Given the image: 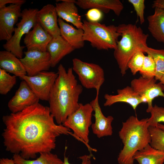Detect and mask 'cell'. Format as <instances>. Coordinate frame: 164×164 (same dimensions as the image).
Masks as SVG:
<instances>
[{
    "label": "cell",
    "mask_w": 164,
    "mask_h": 164,
    "mask_svg": "<svg viewBox=\"0 0 164 164\" xmlns=\"http://www.w3.org/2000/svg\"><path fill=\"white\" fill-rule=\"evenodd\" d=\"M0 69L20 78L27 75L20 59L11 52L6 50L0 51Z\"/></svg>",
    "instance_id": "22"
},
{
    "label": "cell",
    "mask_w": 164,
    "mask_h": 164,
    "mask_svg": "<svg viewBox=\"0 0 164 164\" xmlns=\"http://www.w3.org/2000/svg\"><path fill=\"white\" fill-rule=\"evenodd\" d=\"M53 37L38 22L33 29L26 34L23 42L27 50L47 51V47Z\"/></svg>",
    "instance_id": "16"
},
{
    "label": "cell",
    "mask_w": 164,
    "mask_h": 164,
    "mask_svg": "<svg viewBox=\"0 0 164 164\" xmlns=\"http://www.w3.org/2000/svg\"><path fill=\"white\" fill-rule=\"evenodd\" d=\"M55 7L59 18L72 23L78 29H82L83 22L74 0H56Z\"/></svg>",
    "instance_id": "18"
},
{
    "label": "cell",
    "mask_w": 164,
    "mask_h": 164,
    "mask_svg": "<svg viewBox=\"0 0 164 164\" xmlns=\"http://www.w3.org/2000/svg\"><path fill=\"white\" fill-rule=\"evenodd\" d=\"M0 164H15L13 159L2 158L0 159Z\"/></svg>",
    "instance_id": "37"
},
{
    "label": "cell",
    "mask_w": 164,
    "mask_h": 164,
    "mask_svg": "<svg viewBox=\"0 0 164 164\" xmlns=\"http://www.w3.org/2000/svg\"><path fill=\"white\" fill-rule=\"evenodd\" d=\"M73 71L78 75L81 85L88 89H94L96 91L100 88L105 80L103 69L99 65L83 61L74 58L72 60Z\"/></svg>",
    "instance_id": "8"
},
{
    "label": "cell",
    "mask_w": 164,
    "mask_h": 164,
    "mask_svg": "<svg viewBox=\"0 0 164 164\" xmlns=\"http://www.w3.org/2000/svg\"><path fill=\"white\" fill-rule=\"evenodd\" d=\"M93 111L90 103L84 104L80 103L78 108L67 117L63 125L71 129L73 136L84 143L89 149L94 151L88 145L89 128L92 124Z\"/></svg>",
    "instance_id": "6"
},
{
    "label": "cell",
    "mask_w": 164,
    "mask_h": 164,
    "mask_svg": "<svg viewBox=\"0 0 164 164\" xmlns=\"http://www.w3.org/2000/svg\"><path fill=\"white\" fill-rule=\"evenodd\" d=\"M134 159L139 164H163L164 152L155 149L149 144L142 150L137 151Z\"/></svg>",
    "instance_id": "24"
},
{
    "label": "cell",
    "mask_w": 164,
    "mask_h": 164,
    "mask_svg": "<svg viewBox=\"0 0 164 164\" xmlns=\"http://www.w3.org/2000/svg\"><path fill=\"white\" fill-rule=\"evenodd\" d=\"M151 142L149 144L154 149L164 152V131L158 127L149 126Z\"/></svg>",
    "instance_id": "27"
},
{
    "label": "cell",
    "mask_w": 164,
    "mask_h": 164,
    "mask_svg": "<svg viewBox=\"0 0 164 164\" xmlns=\"http://www.w3.org/2000/svg\"><path fill=\"white\" fill-rule=\"evenodd\" d=\"M156 81L155 78H145L141 76L131 82V87L142 97L144 103H147L146 112L148 113L153 107L152 102L155 98L164 97V86Z\"/></svg>",
    "instance_id": "9"
},
{
    "label": "cell",
    "mask_w": 164,
    "mask_h": 164,
    "mask_svg": "<svg viewBox=\"0 0 164 164\" xmlns=\"http://www.w3.org/2000/svg\"><path fill=\"white\" fill-rule=\"evenodd\" d=\"M39 100L26 82L23 80L14 96L9 101L8 106L11 113H16L38 103Z\"/></svg>",
    "instance_id": "13"
},
{
    "label": "cell",
    "mask_w": 164,
    "mask_h": 164,
    "mask_svg": "<svg viewBox=\"0 0 164 164\" xmlns=\"http://www.w3.org/2000/svg\"><path fill=\"white\" fill-rule=\"evenodd\" d=\"M92 155L91 154L90 155H84L80 156L79 159L81 160L80 164H91V158ZM62 164H71L69 161L68 158L64 154L63 160Z\"/></svg>",
    "instance_id": "34"
},
{
    "label": "cell",
    "mask_w": 164,
    "mask_h": 164,
    "mask_svg": "<svg viewBox=\"0 0 164 164\" xmlns=\"http://www.w3.org/2000/svg\"><path fill=\"white\" fill-rule=\"evenodd\" d=\"M86 15L87 21L93 22H99L102 18L103 14L100 10L92 8L89 9Z\"/></svg>",
    "instance_id": "33"
},
{
    "label": "cell",
    "mask_w": 164,
    "mask_h": 164,
    "mask_svg": "<svg viewBox=\"0 0 164 164\" xmlns=\"http://www.w3.org/2000/svg\"><path fill=\"white\" fill-rule=\"evenodd\" d=\"M156 71L154 60L150 55L148 54L145 56L143 66L139 72L141 76L145 78H155Z\"/></svg>",
    "instance_id": "29"
},
{
    "label": "cell",
    "mask_w": 164,
    "mask_h": 164,
    "mask_svg": "<svg viewBox=\"0 0 164 164\" xmlns=\"http://www.w3.org/2000/svg\"><path fill=\"white\" fill-rule=\"evenodd\" d=\"M144 52L138 51L135 53L129 60L127 66L133 75L141 70L143 66L145 56Z\"/></svg>",
    "instance_id": "30"
},
{
    "label": "cell",
    "mask_w": 164,
    "mask_h": 164,
    "mask_svg": "<svg viewBox=\"0 0 164 164\" xmlns=\"http://www.w3.org/2000/svg\"><path fill=\"white\" fill-rule=\"evenodd\" d=\"M75 50L61 36L53 37L47 47L50 55L51 67H55L63 58Z\"/></svg>",
    "instance_id": "20"
},
{
    "label": "cell",
    "mask_w": 164,
    "mask_h": 164,
    "mask_svg": "<svg viewBox=\"0 0 164 164\" xmlns=\"http://www.w3.org/2000/svg\"><path fill=\"white\" fill-rule=\"evenodd\" d=\"M12 159L15 164H62L63 162L57 155L51 152L40 153L35 160L26 159L16 154H13Z\"/></svg>",
    "instance_id": "25"
},
{
    "label": "cell",
    "mask_w": 164,
    "mask_h": 164,
    "mask_svg": "<svg viewBox=\"0 0 164 164\" xmlns=\"http://www.w3.org/2000/svg\"><path fill=\"white\" fill-rule=\"evenodd\" d=\"M117 31L121 33V38L117 42L114 56L120 73L124 76L128 69V62L134 54L139 51L144 52L148 46L149 35L140 27L131 23L120 24L117 26Z\"/></svg>",
    "instance_id": "4"
},
{
    "label": "cell",
    "mask_w": 164,
    "mask_h": 164,
    "mask_svg": "<svg viewBox=\"0 0 164 164\" xmlns=\"http://www.w3.org/2000/svg\"><path fill=\"white\" fill-rule=\"evenodd\" d=\"M83 22L84 41L89 42L92 47L99 50L116 49L118 38L121 35L118 32L117 26L85 20Z\"/></svg>",
    "instance_id": "5"
},
{
    "label": "cell",
    "mask_w": 164,
    "mask_h": 164,
    "mask_svg": "<svg viewBox=\"0 0 164 164\" xmlns=\"http://www.w3.org/2000/svg\"><path fill=\"white\" fill-rule=\"evenodd\" d=\"M58 75L57 72L43 71L33 76L21 79L27 83L39 100L48 101L50 91Z\"/></svg>",
    "instance_id": "10"
},
{
    "label": "cell",
    "mask_w": 164,
    "mask_h": 164,
    "mask_svg": "<svg viewBox=\"0 0 164 164\" xmlns=\"http://www.w3.org/2000/svg\"><path fill=\"white\" fill-rule=\"evenodd\" d=\"M25 56L20 59L27 73L31 76L51 67L50 57L47 51L30 50L24 52Z\"/></svg>",
    "instance_id": "12"
},
{
    "label": "cell",
    "mask_w": 164,
    "mask_h": 164,
    "mask_svg": "<svg viewBox=\"0 0 164 164\" xmlns=\"http://www.w3.org/2000/svg\"><path fill=\"white\" fill-rule=\"evenodd\" d=\"M26 2L25 0H0V9L4 7L8 4L22 5Z\"/></svg>",
    "instance_id": "35"
},
{
    "label": "cell",
    "mask_w": 164,
    "mask_h": 164,
    "mask_svg": "<svg viewBox=\"0 0 164 164\" xmlns=\"http://www.w3.org/2000/svg\"><path fill=\"white\" fill-rule=\"evenodd\" d=\"M148 29L158 42L164 43V9L155 8L153 14L148 16Z\"/></svg>",
    "instance_id": "23"
},
{
    "label": "cell",
    "mask_w": 164,
    "mask_h": 164,
    "mask_svg": "<svg viewBox=\"0 0 164 164\" xmlns=\"http://www.w3.org/2000/svg\"><path fill=\"white\" fill-rule=\"evenodd\" d=\"M116 95L105 94L104 106H110L118 102H124L129 104L135 110L140 104L144 103L142 97L130 86H127L117 90Z\"/></svg>",
    "instance_id": "17"
},
{
    "label": "cell",
    "mask_w": 164,
    "mask_h": 164,
    "mask_svg": "<svg viewBox=\"0 0 164 164\" xmlns=\"http://www.w3.org/2000/svg\"><path fill=\"white\" fill-rule=\"evenodd\" d=\"M58 16L55 6L48 4L38 10L36 15V21L53 37H56L60 36Z\"/></svg>",
    "instance_id": "15"
},
{
    "label": "cell",
    "mask_w": 164,
    "mask_h": 164,
    "mask_svg": "<svg viewBox=\"0 0 164 164\" xmlns=\"http://www.w3.org/2000/svg\"><path fill=\"white\" fill-rule=\"evenodd\" d=\"M60 36L75 49L83 48L84 45L82 29L74 28L62 19L58 18Z\"/></svg>",
    "instance_id": "21"
},
{
    "label": "cell",
    "mask_w": 164,
    "mask_h": 164,
    "mask_svg": "<svg viewBox=\"0 0 164 164\" xmlns=\"http://www.w3.org/2000/svg\"><path fill=\"white\" fill-rule=\"evenodd\" d=\"M149 113H150L151 116L147 120L149 126L157 127L158 123L164 122V108L155 104L151 108Z\"/></svg>",
    "instance_id": "31"
},
{
    "label": "cell",
    "mask_w": 164,
    "mask_h": 164,
    "mask_svg": "<svg viewBox=\"0 0 164 164\" xmlns=\"http://www.w3.org/2000/svg\"><path fill=\"white\" fill-rule=\"evenodd\" d=\"M153 8L164 9V0H155L153 1L152 5Z\"/></svg>",
    "instance_id": "36"
},
{
    "label": "cell",
    "mask_w": 164,
    "mask_h": 164,
    "mask_svg": "<svg viewBox=\"0 0 164 164\" xmlns=\"http://www.w3.org/2000/svg\"><path fill=\"white\" fill-rule=\"evenodd\" d=\"M159 80L160 82L164 86V72Z\"/></svg>",
    "instance_id": "38"
},
{
    "label": "cell",
    "mask_w": 164,
    "mask_h": 164,
    "mask_svg": "<svg viewBox=\"0 0 164 164\" xmlns=\"http://www.w3.org/2000/svg\"><path fill=\"white\" fill-rule=\"evenodd\" d=\"M2 120L5 127L2 135L6 150L26 159L51 152L56 148V138L62 135L73 136L70 129L55 123L49 107L39 102L4 115Z\"/></svg>",
    "instance_id": "1"
},
{
    "label": "cell",
    "mask_w": 164,
    "mask_h": 164,
    "mask_svg": "<svg viewBox=\"0 0 164 164\" xmlns=\"http://www.w3.org/2000/svg\"><path fill=\"white\" fill-rule=\"evenodd\" d=\"M144 52L153 59L156 67L155 78L159 80L164 72V50L155 49L147 46Z\"/></svg>",
    "instance_id": "26"
},
{
    "label": "cell",
    "mask_w": 164,
    "mask_h": 164,
    "mask_svg": "<svg viewBox=\"0 0 164 164\" xmlns=\"http://www.w3.org/2000/svg\"><path fill=\"white\" fill-rule=\"evenodd\" d=\"M131 3L136 12L137 16L139 18L141 24L145 22L144 12L145 7L144 0H128Z\"/></svg>",
    "instance_id": "32"
},
{
    "label": "cell",
    "mask_w": 164,
    "mask_h": 164,
    "mask_svg": "<svg viewBox=\"0 0 164 164\" xmlns=\"http://www.w3.org/2000/svg\"><path fill=\"white\" fill-rule=\"evenodd\" d=\"M15 76L11 75L8 72L0 69V94H6L16 83Z\"/></svg>",
    "instance_id": "28"
},
{
    "label": "cell",
    "mask_w": 164,
    "mask_h": 164,
    "mask_svg": "<svg viewBox=\"0 0 164 164\" xmlns=\"http://www.w3.org/2000/svg\"><path fill=\"white\" fill-rule=\"evenodd\" d=\"M38 10L37 8H26L22 10L21 19L16 24L17 27L12 37L3 45L5 50L11 52L19 59L23 57V50L25 47L20 45L21 39L37 23L36 15Z\"/></svg>",
    "instance_id": "7"
},
{
    "label": "cell",
    "mask_w": 164,
    "mask_h": 164,
    "mask_svg": "<svg viewBox=\"0 0 164 164\" xmlns=\"http://www.w3.org/2000/svg\"><path fill=\"white\" fill-rule=\"evenodd\" d=\"M22 5L10 4L0 9V40H9L13 36L19 18L21 17Z\"/></svg>",
    "instance_id": "11"
},
{
    "label": "cell",
    "mask_w": 164,
    "mask_h": 164,
    "mask_svg": "<svg viewBox=\"0 0 164 164\" xmlns=\"http://www.w3.org/2000/svg\"><path fill=\"white\" fill-rule=\"evenodd\" d=\"M76 4L83 9L95 8L105 13L111 10L118 16L120 15L124 8L119 0H78Z\"/></svg>",
    "instance_id": "19"
},
{
    "label": "cell",
    "mask_w": 164,
    "mask_h": 164,
    "mask_svg": "<svg viewBox=\"0 0 164 164\" xmlns=\"http://www.w3.org/2000/svg\"><path fill=\"white\" fill-rule=\"evenodd\" d=\"M57 69L58 77L50 94L49 107L56 123L63 125L79 107L83 87L78 83L72 68L66 70L60 64Z\"/></svg>",
    "instance_id": "2"
},
{
    "label": "cell",
    "mask_w": 164,
    "mask_h": 164,
    "mask_svg": "<svg viewBox=\"0 0 164 164\" xmlns=\"http://www.w3.org/2000/svg\"><path fill=\"white\" fill-rule=\"evenodd\" d=\"M99 91H96L95 98L90 103L94 112L93 115L95 121L91 126L92 132L97 137L100 138L112 135L111 124L114 118L110 115L106 117L103 114L99 103Z\"/></svg>",
    "instance_id": "14"
},
{
    "label": "cell",
    "mask_w": 164,
    "mask_h": 164,
    "mask_svg": "<svg viewBox=\"0 0 164 164\" xmlns=\"http://www.w3.org/2000/svg\"><path fill=\"white\" fill-rule=\"evenodd\" d=\"M148 119L139 120L136 116L132 115L122 122V127L118 132L124 145L118 157L119 164H134L135 153L150 144L151 138Z\"/></svg>",
    "instance_id": "3"
},
{
    "label": "cell",
    "mask_w": 164,
    "mask_h": 164,
    "mask_svg": "<svg viewBox=\"0 0 164 164\" xmlns=\"http://www.w3.org/2000/svg\"><path fill=\"white\" fill-rule=\"evenodd\" d=\"M157 127L164 131V125L159 123L157 125Z\"/></svg>",
    "instance_id": "39"
}]
</instances>
